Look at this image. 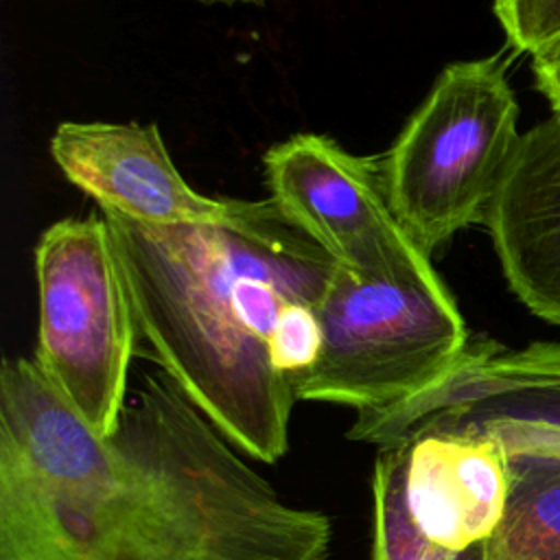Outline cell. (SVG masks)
Instances as JSON below:
<instances>
[{
  "mask_svg": "<svg viewBox=\"0 0 560 560\" xmlns=\"http://www.w3.org/2000/svg\"><path fill=\"white\" fill-rule=\"evenodd\" d=\"M300 508L164 372L96 435L35 359L0 368V560H328Z\"/></svg>",
  "mask_w": 560,
  "mask_h": 560,
  "instance_id": "1",
  "label": "cell"
},
{
  "mask_svg": "<svg viewBox=\"0 0 560 560\" xmlns=\"http://www.w3.org/2000/svg\"><path fill=\"white\" fill-rule=\"evenodd\" d=\"M144 354L247 457L289 451L291 381L322 350L337 262L273 199L228 225L151 228L103 212Z\"/></svg>",
  "mask_w": 560,
  "mask_h": 560,
  "instance_id": "2",
  "label": "cell"
},
{
  "mask_svg": "<svg viewBox=\"0 0 560 560\" xmlns=\"http://www.w3.org/2000/svg\"><path fill=\"white\" fill-rule=\"evenodd\" d=\"M516 125L501 59L455 61L378 155L389 206L424 254L486 219L523 136Z\"/></svg>",
  "mask_w": 560,
  "mask_h": 560,
  "instance_id": "3",
  "label": "cell"
},
{
  "mask_svg": "<svg viewBox=\"0 0 560 560\" xmlns=\"http://www.w3.org/2000/svg\"><path fill=\"white\" fill-rule=\"evenodd\" d=\"M322 350L291 381L295 400L378 411L442 383L470 346L438 271L359 278L337 265L319 304Z\"/></svg>",
  "mask_w": 560,
  "mask_h": 560,
  "instance_id": "4",
  "label": "cell"
},
{
  "mask_svg": "<svg viewBox=\"0 0 560 560\" xmlns=\"http://www.w3.org/2000/svg\"><path fill=\"white\" fill-rule=\"evenodd\" d=\"M35 363L96 435H109L140 332L105 217L52 223L35 247Z\"/></svg>",
  "mask_w": 560,
  "mask_h": 560,
  "instance_id": "5",
  "label": "cell"
},
{
  "mask_svg": "<svg viewBox=\"0 0 560 560\" xmlns=\"http://www.w3.org/2000/svg\"><path fill=\"white\" fill-rule=\"evenodd\" d=\"M427 424L486 433L508 457H560V343L534 341L512 350L492 339H470L442 383L392 407L357 413L346 435L396 448Z\"/></svg>",
  "mask_w": 560,
  "mask_h": 560,
  "instance_id": "6",
  "label": "cell"
},
{
  "mask_svg": "<svg viewBox=\"0 0 560 560\" xmlns=\"http://www.w3.org/2000/svg\"><path fill=\"white\" fill-rule=\"evenodd\" d=\"M276 206L341 269L359 278L435 271L398 223L381 158L352 155L319 133H295L262 158Z\"/></svg>",
  "mask_w": 560,
  "mask_h": 560,
  "instance_id": "7",
  "label": "cell"
},
{
  "mask_svg": "<svg viewBox=\"0 0 560 560\" xmlns=\"http://www.w3.org/2000/svg\"><path fill=\"white\" fill-rule=\"evenodd\" d=\"M50 155L101 212L131 223L228 225L243 219L252 206L197 192L179 175L155 125L61 122L50 138Z\"/></svg>",
  "mask_w": 560,
  "mask_h": 560,
  "instance_id": "8",
  "label": "cell"
},
{
  "mask_svg": "<svg viewBox=\"0 0 560 560\" xmlns=\"http://www.w3.org/2000/svg\"><path fill=\"white\" fill-rule=\"evenodd\" d=\"M405 446V499L416 527L453 551L488 542L508 494L510 459L503 446L479 431L418 427Z\"/></svg>",
  "mask_w": 560,
  "mask_h": 560,
  "instance_id": "9",
  "label": "cell"
},
{
  "mask_svg": "<svg viewBox=\"0 0 560 560\" xmlns=\"http://www.w3.org/2000/svg\"><path fill=\"white\" fill-rule=\"evenodd\" d=\"M483 223L512 293L560 328V112L523 131Z\"/></svg>",
  "mask_w": 560,
  "mask_h": 560,
  "instance_id": "10",
  "label": "cell"
},
{
  "mask_svg": "<svg viewBox=\"0 0 560 560\" xmlns=\"http://www.w3.org/2000/svg\"><path fill=\"white\" fill-rule=\"evenodd\" d=\"M503 518L486 560H560V457L510 455Z\"/></svg>",
  "mask_w": 560,
  "mask_h": 560,
  "instance_id": "11",
  "label": "cell"
},
{
  "mask_svg": "<svg viewBox=\"0 0 560 560\" xmlns=\"http://www.w3.org/2000/svg\"><path fill=\"white\" fill-rule=\"evenodd\" d=\"M370 560H486V542L453 551L416 527L405 499V446L378 448L374 459Z\"/></svg>",
  "mask_w": 560,
  "mask_h": 560,
  "instance_id": "12",
  "label": "cell"
},
{
  "mask_svg": "<svg viewBox=\"0 0 560 560\" xmlns=\"http://www.w3.org/2000/svg\"><path fill=\"white\" fill-rule=\"evenodd\" d=\"M492 9L516 52L536 57L560 44V0H492Z\"/></svg>",
  "mask_w": 560,
  "mask_h": 560,
  "instance_id": "13",
  "label": "cell"
},
{
  "mask_svg": "<svg viewBox=\"0 0 560 560\" xmlns=\"http://www.w3.org/2000/svg\"><path fill=\"white\" fill-rule=\"evenodd\" d=\"M532 72L538 92L547 98L551 109L560 112V44L532 57Z\"/></svg>",
  "mask_w": 560,
  "mask_h": 560,
  "instance_id": "14",
  "label": "cell"
},
{
  "mask_svg": "<svg viewBox=\"0 0 560 560\" xmlns=\"http://www.w3.org/2000/svg\"><path fill=\"white\" fill-rule=\"evenodd\" d=\"M201 2H206V4H228V7H232V4H249V7H265V4H267V0H201Z\"/></svg>",
  "mask_w": 560,
  "mask_h": 560,
  "instance_id": "15",
  "label": "cell"
}]
</instances>
